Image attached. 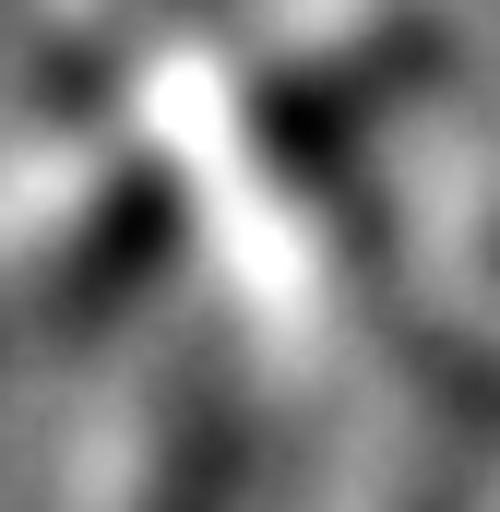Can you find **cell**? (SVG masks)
<instances>
[{"label":"cell","instance_id":"1","mask_svg":"<svg viewBox=\"0 0 500 512\" xmlns=\"http://www.w3.org/2000/svg\"><path fill=\"white\" fill-rule=\"evenodd\" d=\"M131 36H143L131 131L215 262V298L274 358L322 370L370 310V262L310 167V120L286 108V84L239 36H179V24H131Z\"/></svg>","mask_w":500,"mask_h":512},{"label":"cell","instance_id":"2","mask_svg":"<svg viewBox=\"0 0 500 512\" xmlns=\"http://www.w3.org/2000/svg\"><path fill=\"white\" fill-rule=\"evenodd\" d=\"M155 155L143 131H36L24 143V203H12V262H24V310H96L131 274V251L155 239Z\"/></svg>","mask_w":500,"mask_h":512},{"label":"cell","instance_id":"3","mask_svg":"<svg viewBox=\"0 0 500 512\" xmlns=\"http://www.w3.org/2000/svg\"><path fill=\"white\" fill-rule=\"evenodd\" d=\"M227 393L203 358H143L108 382L84 417V465H72V512H215L227 489Z\"/></svg>","mask_w":500,"mask_h":512},{"label":"cell","instance_id":"4","mask_svg":"<svg viewBox=\"0 0 500 512\" xmlns=\"http://www.w3.org/2000/svg\"><path fill=\"white\" fill-rule=\"evenodd\" d=\"M250 48L310 131H346V120H393L441 72V12L429 0H274Z\"/></svg>","mask_w":500,"mask_h":512},{"label":"cell","instance_id":"5","mask_svg":"<svg viewBox=\"0 0 500 512\" xmlns=\"http://www.w3.org/2000/svg\"><path fill=\"white\" fill-rule=\"evenodd\" d=\"M441 310L465 322L477 358H500V191H465L441 215Z\"/></svg>","mask_w":500,"mask_h":512}]
</instances>
